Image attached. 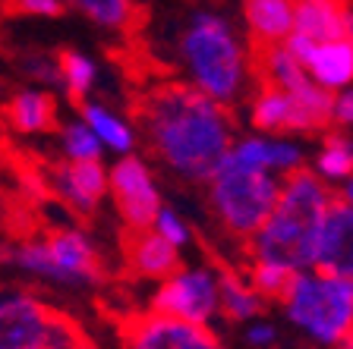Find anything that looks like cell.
I'll list each match as a JSON object with an SVG mask.
<instances>
[{
  "label": "cell",
  "instance_id": "1",
  "mask_svg": "<svg viewBox=\"0 0 353 349\" xmlns=\"http://www.w3.org/2000/svg\"><path fill=\"white\" fill-rule=\"evenodd\" d=\"M139 126L148 151L164 170L202 186L236 138L230 107L183 82H170L148 92L139 107Z\"/></svg>",
  "mask_w": 353,
  "mask_h": 349
},
{
  "label": "cell",
  "instance_id": "2",
  "mask_svg": "<svg viewBox=\"0 0 353 349\" xmlns=\"http://www.w3.org/2000/svg\"><path fill=\"white\" fill-rule=\"evenodd\" d=\"M170 57L183 85L224 107H234L250 95L256 60L243 32L221 10L199 7L186 13L174 32Z\"/></svg>",
  "mask_w": 353,
  "mask_h": 349
},
{
  "label": "cell",
  "instance_id": "3",
  "mask_svg": "<svg viewBox=\"0 0 353 349\" xmlns=\"http://www.w3.org/2000/svg\"><path fill=\"white\" fill-rule=\"evenodd\" d=\"M331 202H334V186H328L312 167H300L281 176L272 214L246 240L252 248V262H272L287 271L312 268L319 230Z\"/></svg>",
  "mask_w": 353,
  "mask_h": 349
},
{
  "label": "cell",
  "instance_id": "4",
  "mask_svg": "<svg viewBox=\"0 0 353 349\" xmlns=\"http://www.w3.org/2000/svg\"><path fill=\"white\" fill-rule=\"evenodd\" d=\"M0 264H13L22 274L63 290H85L104 277L101 252L79 226H60L44 236L0 242Z\"/></svg>",
  "mask_w": 353,
  "mask_h": 349
},
{
  "label": "cell",
  "instance_id": "5",
  "mask_svg": "<svg viewBox=\"0 0 353 349\" xmlns=\"http://www.w3.org/2000/svg\"><path fill=\"white\" fill-rule=\"evenodd\" d=\"M278 302L287 321L319 346L334 349L353 334V280L316 268L296 271Z\"/></svg>",
  "mask_w": 353,
  "mask_h": 349
},
{
  "label": "cell",
  "instance_id": "6",
  "mask_svg": "<svg viewBox=\"0 0 353 349\" xmlns=\"http://www.w3.org/2000/svg\"><path fill=\"white\" fill-rule=\"evenodd\" d=\"M205 189L214 220L240 240H250L252 233L265 224V218L272 214L274 202H278L281 176L243 167V164H236L234 158L224 154V160L208 176Z\"/></svg>",
  "mask_w": 353,
  "mask_h": 349
},
{
  "label": "cell",
  "instance_id": "7",
  "mask_svg": "<svg viewBox=\"0 0 353 349\" xmlns=\"http://www.w3.org/2000/svg\"><path fill=\"white\" fill-rule=\"evenodd\" d=\"M331 104L334 95L312 85L303 95H290L284 88L262 85L250 98V123L256 132L274 136H309L331 126Z\"/></svg>",
  "mask_w": 353,
  "mask_h": 349
},
{
  "label": "cell",
  "instance_id": "8",
  "mask_svg": "<svg viewBox=\"0 0 353 349\" xmlns=\"http://www.w3.org/2000/svg\"><path fill=\"white\" fill-rule=\"evenodd\" d=\"M148 312L190 324H212L218 318V271L208 264H180L174 274L158 280Z\"/></svg>",
  "mask_w": 353,
  "mask_h": 349
},
{
  "label": "cell",
  "instance_id": "9",
  "mask_svg": "<svg viewBox=\"0 0 353 349\" xmlns=\"http://www.w3.org/2000/svg\"><path fill=\"white\" fill-rule=\"evenodd\" d=\"M108 195L126 230H148L154 214L161 211V189L154 170L139 154H120L108 167Z\"/></svg>",
  "mask_w": 353,
  "mask_h": 349
},
{
  "label": "cell",
  "instance_id": "10",
  "mask_svg": "<svg viewBox=\"0 0 353 349\" xmlns=\"http://www.w3.org/2000/svg\"><path fill=\"white\" fill-rule=\"evenodd\" d=\"M54 308L38 293L0 284V349H41Z\"/></svg>",
  "mask_w": 353,
  "mask_h": 349
},
{
  "label": "cell",
  "instance_id": "11",
  "mask_svg": "<svg viewBox=\"0 0 353 349\" xmlns=\"http://www.w3.org/2000/svg\"><path fill=\"white\" fill-rule=\"evenodd\" d=\"M120 337L123 349H224L208 324H190L154 312L130 318Z\"/></svg>",
  "mask_w": 353,
  "mask_h": 349
},
{
  "label": "cell",
  "instance_id": "12",
  "mask_svg": "<svg viewBox=\"0 0 353 349\" xmlns=\"http://www.w3.org/2000/svg\"><path fill=\"white\" fill-rule=\"evenodd\" d=\"M48 182L54 198L79 218L95 214L108 198V167L101 160H60Z\"/></svg>",
  "mask_w": 353,
  "mask_h": 349
},
{
  "label": "cell",
  "instance_id": "13",
  "mask_svg": "<svg viewBox=\"0 0 353 349\" xmlns=\"http://www.w3.org/2000/svg\"><path fill=\"white\" fill-rule=\"evenodd\" d=\"M228 158L252 170H265L274 176H287L306 167V151L294 136H274V132H250L230 142Z\"/></svg>",
  "mask_w": 353,
  "mask_h": 349
},
{
  "label": "cell",
  "instance_id": "14",
  "mask_svg": "<svg viewBox=\"0 0 353 349\" xmlns=\"http://www.w3.org/2000/svg\"><path fill=\"white\" fill-rule=\"evenodd\" d=\"M312 268L353 280V208L347 202H341L338 192H334V202L325 211Z\"/></svg>",
  "mask_w": 353,
  "mask_h": 349
},
{
  "label": "cell",
  "instance_id": "15",
  "mask_svg": "<svg viewBox=\"0 0 353 349\" xmlns=\"http://www.w3.org/2000/svg\"><path fill=\"white\" fill-rule=\"evenodd\" d=\"M123 242V258L126 268L132 271V277L139 280H164L168 274H174L180 268V252L170 242H164L158 233L152 230H126Z\"/></svg>",
  "mask_w": 353,
  "mask_h": 349
},
{
  "label": "cell",
  "instance_id": "16",
  "mask_svg": "<svg viewBox=\"0 0 353 349\" xmlns=\"http://www.w3.org/2000/svg\"><path fill=\"white\" fill-rule=\"evenodd\" d=\"M303 70L319 88L328 95H338L353 85V47L347 38H331V41H316L309 57L303 60Z\"/></svg>",
  "mask_w": 353,
  "mask_h": 349
},
{
  "label": "cell",
  "instance_id": "17",
  "mask_svg": "<svg viewBox=\"0 0 353 349\" xmlns=\"http://www.w3.org/2000/svg\"><path fill=\"white\" fill-rule=\"evenodd\" d=\"M243 29L259 47L281 44L294 32V0H243Z\"/></svg>",
  "mask_w": 353,
  "mask_h": 349
},
{
  "label": "cell",
  "instance_id": "18",
  "mask_svg": "<svg viewBox=\"0 0 353 349\" xmlns=\"http://www.w3.org/2000/svg\"><path fill=\"white\" fill-rule=\"evenodd\" d=\"M79 104H82L79 116L85 120L88 129L95 132V138L101 142L104 151L117 154V158H120V154H132V151H136L139 132H136V126H132L123 114H117L110 104L92 101V98H85V101H79Z\"/></svg>",
  "mask_w": 353,
  "mask_h": 349
},
{
  "label": "cell",
  "instance_id": "19",
  "mask_svg": "<svg viewBox=\"0 0 353 349\" xmlns=\"http://www.w3.org/2000/svg\"><path fill=\"white\" fill-rule=\"evenodd\" d=\"M54 120H57V104H54L51 92L38 85L19 88L7 101V123L19 136H41V132L54 129Z\"/></svg>",
  "mask_w": 353,
  "mask_h": 349
},
{
  "label": "cell",
  "instance_id": "20",
  "mask_svg": "<svg viewBox=\"0 0 353 349\" xmlns=\"http://www.w3.org/2000/svg\"><path fill=\"white\" fill-rule=\"evenodd\" d=\"M347 7L344 0H294V32L312 41L344 38Z\"/></svg>",
  "mask_w": 353,
  "mask_h": 349
},
{
  "label": "cell",
  "instance_id": "21",
  "mask_svg": "<svg viewBox=\"0 0 353 349\" xmlns=\"http://www.w3.org/2000/svg\"><path fill=\"white\" fill-rule=\"evenodd\" d=\"M256 73L265 79V85H274V88H284L290 95H303L316 82L306 76L303 63L287 51L284 44H272V47H259V57H256Z\"/></svg>",
  "mask_w": 353,
  "mask_h": 349
},
{
  "label": "cell",
  "instance_id": "22",
  "mask_svg": "<svg viewBox=\"0 0 353 349\" xmlns=\"http://www.w3.org/2000/svg\"><path fill=\"white\" fill-rule=\"evenodd\" d=\"M265 308V299L250 286V280L234 271H221L218 274V315H224L228 321L246 324V321L259 318V312Z\"/></svg>",
  "mask_w": 353,
  "mask_h": 349
},
{
  "label": "cell",
  "instance_id": "23",
  "mask_svg": "<svg viewBox=\"0 0 353 349\" xmlns=\"http://www.w3.org/2000/svg\"><path fill=\"white\" fill-rule=\"evenodd\" d=\"M319 176L328 186H341L353 176V142L344 132H328L322 138V148L316 151V164H312Z\"/></svg>",
  "mask_w": 353,
  "mask_h": 349
},
{
  "label": "cell",
  "instance_id": "24",
  "mask_svg": "<svg viewBox=\"0 0 353 349\" xmlns=\"http://www.w3.org/2000/svg\"><path fill=\"white\" fill-rule=\"evenodd\" d=\"M57 66H60V85L73 101H85L92 95V88H95L98 76H101L95 57H88L82 51H63L57 57Z\"/></svg>",
  "mask_w": 353,
  "mask_h": 349
},
{
  "label": "cell",
  "instance_id": "25",
  "mask_svg": "<svg viewBox=\"0 0 353 349\" xmlns=\"http://www.w3.org/2000/svg\"><path fill=\"white\" fill-rule=\"evenodd\" d=\"M63 7H73L92 25L108 32H123L132 22V0H63Z\"/></svg>",
  "mask_w": 353,
  "mask_h": 349
},
{
  "label": "cell",
  "instance_id": "26",
  "mask_svg": "<svg viewBox=\"0 0 353 349\" xmlns=\"http://www.w3.org/2000/svg\"><path fill=\"white\" fill-rule=\"evenodd\" d=\"M60 154L63 160H101L104 148L95 138V132L85 126V120L76 116L60 126Z\"/></svg>",
  "mask_w": 353,
  "mask_h": 349
},
{
  "label": "cell",
  "instance_id": "27",
  "mask_svg": "<svg viewBox=\"0 0 353 349\" xmlns=\"http://www.w3.org/2000/svg\"><path fill=\"white\" fill-rule=\"evenodd\" d=\"M296 271H287L281 268V264H272V262H252L250 268V286L259 293V296L268 302V299H274L278 302L281 296H284V290L290 286V280H294Z\"/></svg>",
  "mask_w": 353,
  "mask_h": 349
},
{
  "label": "cell",
  "instance_id": "28",
  "mask_svg": "<svg viewBox=\"0 0 353 349\" xmlns=\"http://www.w3.org/2000/svg\"><path fill=\"white\" fill-rule=\"evenodd\" d=\"M82 343H85V330L79 328V321H73L63 312H54L41 349H79Z\"/></svg>",
  "mask_w": 353,
  "mask_h": 349
},
{
  "label": "cell",
  "instance_id": "29",
  "mask_svg": "<svg viewBox=\"0 0 353 349\" xmlns=\"http://www.w3.org/2000/svg\"><path fill=\"white\" fill-rule=\"evenodd\" d=\"M152 233H158L164 242H170V246L176 248V252H183L186 246L192 242V230H190V224H186L180 214L174 211V208H164L161 204V211L154 214V220H152V226H148Z\"/></svg>",
  "mask_w": 353,
  "mask_h": 349
},
{
  "label": "cell",
  "instance_id": "30",
  "mask_svg": "<svg viewBox=\"0 0 353 349\" xmlns=\"http://www.w3.org/2000/svg\"><path fill=\"white\" fill-rule=\"evenodd\" d=\"M22 73L29 76L35 85H60V66H57V57L51 54H41V51H32L29 57L22 60Z\"/></svg>",
  "mask_w": 353,
  "mask_h": 349
},
{
  "label": "cell",
  "instance_id": "31",
  "mask_svg": "<svg viewBox=\"0 0 353 349\" xmlns=\"http://www.w3.org/2000/svg\"><path fill=\"white\" fill-rule=\"evenodd\" d=\"M243 340H246V346L252 349H272L274 343H278V328H274L272 321H246V330H243Z\"/></svg>",
  "mask_w": 353,
  "mask_h": 349
},
{
  "label": "cell",
  "instance_id": "32",
  "mask_svg": "<svg viewBox=\"0 0 353 349\" xmlns=\"http://www.w3.org/2000/svg\"><path fill=\"white\" fill-rule=\"evenodd\" d=\"M10 10L22 16H35V19H54L63 13V0H10Z\"/></svg>",
  "mask_w": 353,
  "mask_h": 349
},
{
  "label": "cell",
  "instance_id": "33",
  "mask_svg": "<svg viewBox=\"0 0 353 349\" xmlns=\"http://www.w3.org/2000/svg\"><path fill=\"white\" fill-rule=\"evenodd\" d=\"M331 123L353 126V85L334 95V104H331Z\"/></svg>",
  "mask_w": 353,
  "mask_h": 349
},
{
  "label": "cell",
  "instance_id": "34",
  "mask_svg": "<svg viewBox=\"0 0 353 349\" xmlns=\"http://www.w3.org/2000/svg\"><path fill=\"white\" fill-rule=\"evenodd\" d=\"M338 198H341V202H347V204H350V208H353V176H350V180H347V182H341V192H338Z\"/></svg>",
  "mask_w": 353,
  "mask_h": 349
},
{
  "label": "cell",
  "instance_id": "35",
  "mask_svg": "<svg viewBox=\"0 0 353 349\" xmlns=\"http://www.w3.org/2000/svg\"><path fill=\"white\" fill-rule=\"evenodd\" d=\"M7 224H10V202L0 195V230H7Z\"/></svg>",
  "mask_w": 353,
  "mask_h": 349
},
{
  "label": "cell",
  "instance_id": "36",
  "mask_svg": "<svg viewBox=\"0 0 353 349\" xmlns=\"http://www.w3.org/2000/svg\"><path fill=\"white\" fill-rule=\"evenodd\" d=\"M344 38L350 41V47H353V10H347V25H344Z\"/></svg>",
  "mask_w": 353,
  "mask_h": 349
},
{
  "label": "cell",
  "instance_id": "37",
  "mask_svg": "<svg viewBox=\"0 0 353 349\" xmlns=\"http://www.w3.org/2000/svg\"><path fill=\"white\" fill-rule=\"evenodd\" d=\"M334 349H353V334H350V337H344V340H341Z\"/></svg>",
  "mask_w": 353,
  "mask_h": 349
},
{
  "label": "cell",
  "instance_id": "38",
  "mask_svg": "<svg viewBox=\"0 0 353 349\" xmlns=\"http://www.w3.org/2000/svg\"><path fill=\"white\" fill-rule=\"evenodd\" d=\"M79 349H98V346H92V343H88V340H85V343H82V346H79Z\"/></svg>",
  "mask_w": 353,
  "mask_h": 349
}]
</instances>
